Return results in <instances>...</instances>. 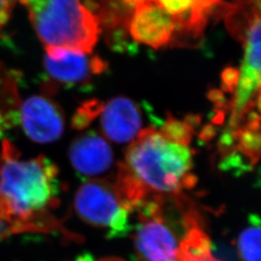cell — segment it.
I'll return each instance as SVG.
<instances>
[{
    "label": "cell",
    "mask_w": 261,
    "mask_h": 261,
    "mask_svg": "<svg viewBox=\"0 0 261 261\" xmlns=\"http://www.w3.org/2000/svg\"><path fill=\"white\" fill-rule=\"evenodd\" d=\"M194 150L191 143L169 136L161 128L141 130L127 150L119 170L146 196H176L195 186Z\"/></svg>",
    "instance_id": "6da1fadb"
},
{
    "label": "cell",
    "mask_w": 261,
    "mask_h": 261,
    "mask_svg": "<svg viewBox=\"0 0 261 261\" xmlns=\"http://www.w3.org/2000/svg\"><path fill=\"white\" fill-rule=\"evenodd\" d=\"M9 140L0 153V220H28L57 199L58 168L45 156L21 160Z\"/></svg>",
    "instance_id": "7a4b0ae2"
},
{
    "label": "cell",
    "mask_w": 261,
    "mask_h": 261,
    "mask_svg": "<svg viewBox=\"0 0 261 261\" xmlns=\"http://www.w3.org/2000/svg\"><path fill=\"white\" fill-rule=\"evenodd\" d=\"M45 47L92 53L101 21L82 0H19Z\"/></svg>",
    "instance_id": "3957f363"
},
{
    "label": "cell",
    "mask_w": 261,
    "mask_h": 261,
    "mask_svg": "<svg viewBox=\"0 0 261 261\" xmlns=\"http://www.w3.org/2000/svg\"><path fill=\"white\" fill-rule=\"evenodd\" d=\"M162 196H150L136 210L139 223L135 248L139 261H176L187 233H180L177 224L168 217Z\"/></svg>",
    "instance_id": "277c9868"
},
{
    "label": "cell",
    "mask_w": 261,
    "mask_h": 261,
    "mask_svg": "<svg viewBox=\"0 0 261 261\" xmlns=\"http://www.w3.org/2000/svg\"><path fill=\"white\" fill-rule=\"evenodd\" d=\"M260 16L252 19L245 30L242 64L237 70V79L232 90L230 116L220 145L227 142L245 118L260 105Z\"/></svg>",
    "instance_id": "5b68a950"
},
{
    "label": "cell",
    "mask_w": 261,
    "mask_h": 261,
    "mask_svg": "<svg viewBox=\"0 0 261 261\" xmlns=\"http://www.w3.org/2000/svg\"><path fill=\"white\" fill-rule=\"evenodd\" d=\"M75 209L84 223L108 229V237H124L130 230L133 212L115 184L91 180L76 191Z\"/></svg>",
    "instance_id": "8992f818"
},
{
    "label": "cell",
    "mask_w": 261,
    "mask_h": 261,
    "mask_svg": "<svg viewBox=\"0 0 261 261\" xmlns=\"http://www.w3.org/2000/svg\"><path fill=\"white\" fill-rule=\"evenodd\" d=\"M105 18L132 4L143 2L156 7L172 19L177 28L180 45H196L203 37L209 19L224 5V0H101Z\"/></svg>",
    "instance_id": "52a82bcc"
},
{
    "label": "cell",
    "mask_w": 261,
    "mask_h": 261,
    "mask_svg": "<svg viewBox=\"0 0 261 261\" xmlns=\"http://www.w3.org/2000/svg\"><path fill=\"white\" fill-rule=\"evenodd\" d=\"M45 69L60 84H84L107 70V63L92 53L57 47H45Z\"/></svg>",
    "instance_id": "ba28073f"
},
{
    "label": "cell",
    "mask_w": 261,
    "mask_h": 261,
    "mask_svg": "<svg viewBox=\"0 0 261 261\" xmlns=\"http://www.w3.org/2000/svg\"><path fill=\"white\" fill-rule=\"evenodd\" d=\"M21 127L30 140L47 144L58 140L65 129L61 108L45 96H32L20 106Z\"/></svg>",
    "instance_id": "9c48e42d"
},
{
    "label": "cell",
    "mask_w": 261,
    "mask_h": 261,
    "mask_svg": "<svg viewBox=\"0 0 261 261\" xmlns=\"http://www.w3.org/2000/svg\"><path fill=\"white\" fill-rule=\"evenodd\" d=\"M101 129L105 137L115 143H130L142 130V117L138 105L126 97H116L103 105Z\"/></svg>",
    "instance_id": "30bf717a"
},
{
    "label": "cell",
    "mask_w": 261,
    "mask_h": 261,
    "mask_svg": "<svg viewBox=\"0 0 261 261\" xmlns=\"http://www.w3.org/2000/svg\"><path fill=\"white\" fill-rule=\"evenodd\" d=\"M69 159L77 173L93 177L112 168L113 151L108 140L89 133L73 141L69 148Z\"/></svg>",
    "instance_id": "8fae6325"
},
{
    "label": "cell",
    "mask_w": 261,
    "mask_h": 261,
    "mask_svg": "<svg viewBox=\"0 0 261 261\" xmlns=\"http://www.w3.org/2000/svg\"><path fill=\"white\" fill-rule=\"evenodd\" d=\"M237 249L243 261H260V221L256 216L239 235Z\"/></svg>",
    "instance_id": "7c38bea8"
},
{
    "label": "cell",
    "mask_w": 261,
    "mask_h": 261,
    "mask_svg": "<svg viewBox=\"0 0 261 261\" xmlns=\"http://www.w3.org/2000/svg\"><path fill=\"white\" fill-rule=\"evenodd\" d=\"M103 103L98 100H91L77 109L73 117V127L77 130H83L100 115L103 109Z\"/></svg>",
    "instance_id": "4fadbf2b"
},
{
    "label": "cell",
    "mask_w": 261,
    "mask_h": 261,
    "mask_svg": "<svg viewBox=\"0 0 261 261\" xmlns=\"http://www.w3.org/2000/svg\"><path fill=\"white\" fill-rule=\"evenodd\" d=\"M19 0H0V31L9 21L13 10Z\"/></svg>",
    "instance_id": "5bb4252c"
}]
</instances>
